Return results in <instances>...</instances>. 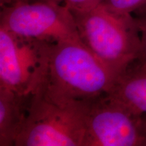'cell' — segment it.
<instances>
[{
    "mask_svg": "<svg viewBox=\"0 0 146 146\" xmlns=\"http://www.w3.org/2000/svg\"><path fill=\"white\" fill-rule=\"evenodd\" d=\"M135 18L139 31L141 43V54L137 61L146 68V10L139 13V16Z\"/></svg>",
    "mask_w": 146,
    "mask_h": 146,
    "instance_id": "obj_10",
    "label": "cell"
},
{
    "mask_svg": "<svg viewBox=\"0 0 146 146\" xmlns=\"http://www.w3.org/2000/svg\"><path fill=\"white\" fill-rule=\"evenodd\" d=\"M103 0H62V4L71 12H85L99 5Z\"/></svg>",
    "mask_w": 146,
    "mask_h": 146,
    "instance_id": "obj_11",
    "label": "cell"
},
{
    "mask_svg": "<svg viewBox=\"0 0 146 146\" xmlns=\"http://www.w3.org/2000/svg\"><path fill=\"white\" fill-rule=\"evenodd\" d=\"M36 1H47V2H53V3H59V4H62V0H36Z\"/></svg>",
    "mask_w": 146,
    "mask_h": 146,
    "instance_id": "obj_14",
    "label": "cell"
},
{
    "mask_svg": "<svg viewBox=\"0 0 146 146\" xmlns=\"http://www.w3.org/2000/svg\"><path fill=\"white\" fill-rule=\"evenodd\" d=\"M111 12L132 14L146 10V0H103L101 3Z\"/></svg>",
    "mask_w": 146,
    "mask_h": 146,
    "instance_id": "obj_9",
    "label": "cell"
},
{
    "mask_svg": "<svg viewBox=\"0 0 146 146\" xmlns=\"http://www.w3.org/2000/svg\"><path fill=\"white\" fill-rule=\"evenodd\" d=\"M50 45L0 27V87L33 94L44 79Z\"/></svg>",
    "mask_w": 146,
    "mask_h": 146,
    "instance_id": "obj_6",
    "label": "cell"
},
{
    "mask_svg": "<svg viewBox=\"0 0 146 146\" xmlns=\"http://www.w3.org/2000/svg\"><path fill=\"white\" fill-rule=\"evenodd\" d=\"M31 94L0 87V145L14 146L26 120Z\"/></svg>",
    "mask_w": 146,
    "mask_h": 146,
    "instance_id": "obj_7",
    "label": "cell"
},
{
    "mask_svg": "<svg viewBox=\"0 0 146 146\" xmlns=\"http://www.w3.org/2000/svg\"><path fill=\"white\" fill-rule=\"evenodd\" d=\"M141 130L143 146H146V115H142L141 116Z\"/></svg>",
    "mask_w": 146,
    "mask_h": 146,
    "instance_id": "obj_13",
    "label": "cell"
},
{
    "mask_svg": "<svg viewBox=\"0 0 146 146\" xmlns=\"http://www.w3.org/2000/svg\"><path fill=\"white\" fill-rule=\"evenodd\" d=\"M83 146H143L141 116L108 94L81 101Z\"/></svg>",
    "mask_w": 146,
    "mask_h": 146,
    "instance_id": "obj_5",
    "label": "cell"
},
{
    "mask_svg": "<svg viewBox=\"0 0 146 146\" xmlns=\"http://www.w3.org/2000/svg\"><path fill=\"white\" fill-rule=\"evenodd\" d=\"M29 1H30V0H0V6L1 8H3L5 6H10L18 3L29 2Z\"/></svg>",
    "mask_w": 146,
    "mask_h": 146,
    "instance_id": "obj_12",
    "label": "cell"
},
{
    "mask_svg": "<svg viewBox=\"0 0 146 146\" xmlns=\"http://www.w3.org/2000/svg\"><path fill=\"white\" fill-rule=\"evenodd\" d=\"M119 75L81 41L60 42L50 45L41 84L57 96L85 100L109 94Z\"/></svg>",
    "mask_w": 146,
    "mask_h": 146,
    "instance_id": "obj_1",
    "label": "cell"
},
{
    "mask_svg": "<svg viewBox=\"0 0 146 146\" xmlns=\"http://www.w3.org/2000/svg\"><path fill=\"white\" fill-rule=\"evenodd\" d=\"M135 114L146 115V68L137 61L118 76L108 94Z\"/></svg>",
    "mask_w": 146,
    "mask_h": 146,
    "instance_id": "obj_8",
    "label": "cell"
},
{
    "mask_svg": "<svg viewBox=\"0 0 146 146\" xmlns=\"http://www.w3.org/2000/svg\"><path fill=\"white\" fill-rule=\"evenodd\" d=\"M0 27L50 44L81 41L71 11L56 3L29 1L1 8Z\"/></svg>",
    "mask_w": 146,
    "mask_h": 146,
    "instance_id": "obj_4",
    "label": "cell"
},
{
    "mask_svg": "<svg viewBox=\"0 0 146 146\" xmlns=\"http://www.w3.org/2000/svg\"><path fill=\"white\" fill-rule=\"evenodd\" d=\"M81 101L56 96L41 84L14 146H83Z\"/></svg>",
    "mask_w": 146,
    "mask_h": 146,
    "instance_id": "obj_3",
    "label": "cell"
},
{
    "mask_svg": "<svg viewBox=\"0 0 146 146\" xmlns=\"http://www.w3.org/2000/svg\"><path fill=\"white\" fill-rule=\"evenodd\" d=\"M72 13L82 43L114 72L120 74L139 58L141 37L132 14L115 13L101 3Z\"/></svg>",
    "mask_w": 146,
    "mask_h": 146,
    "instance_id": "obj_2",
    "label": "cell"
}]
</instances>
